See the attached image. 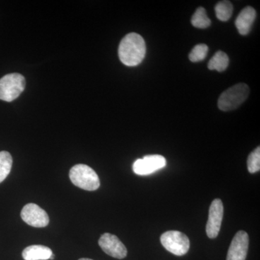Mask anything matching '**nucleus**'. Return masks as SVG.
I'll use <instances>...</instances> for the list:
<instances>
[{"label": "nucleus", "mask_w": 260, "mask_h": 260, "mask_svg": "<svg viewBox=\"0 0 260 260\" xmlns=\"http://www.w3.org/2000/svg\"><path fill=\"white\" fill-rule=\"evenodd\" d=\"M119 57L123 64L129 67L140 64L146 54V44L143 38L136 32H130L121 41Z\"/></svg>", "instance_id": "1"}, {"label": "nucleus", "mask_w": 260, "mask_h": 260, "mask_svg": "<svg viewBox=\"0 0 260 260\" xmlns=\"http://www.w3.org/2000/svg\"><path fill=\"white\" fill-rule=\"evenodd\" d=\"M70 179L74 185L84 190H96L100 186V179L96 173L85 164H77L72 168Z\"/></svg>", "instance_id": "2"}, {"label": "nucleus", "mask_w": 260, "mask_h": 260, "mask_svg": "<svg viewBox=\"0 0 260 260\" xmlns=\"http://www.w3.org/2000/svg\"><path fill=\"white\" fill-rule=\"evenodd\" d=\"M249 94V88L245 83H238L231 87L219 98V109L223 112H229L237 109L245 102Z\"/></svg>", "instance_id": "3"}, {"label": "nucleus", "mask_w": 260, "mask_h": 260, "mask_svg": "<svg viewBox=\"0 0 260 260\" xmlns=\"http://www.w3.org/2000/svg\"><path fill=\"white\" fill-rule=\"evenodd\" d=\"M25 80L23 75L11 73L0 79V100L11 102L16 99L24 90Z\"/></svg>", "instance_id": "4"}, {"label": "nucleus", "mask_w": 260, "mask_h": 260, "mask_svg": "<svg viewBox=\"0 0 260 260\" xmlns=\"http://www.w3.org/2000/svg\"><path fill=\"white\" fill-rule=\"evenodd\" d=\"M160 242L167 251L177 256L186 254L190 246L189 238L178 231H169L162 234Z\"/></svg>", "instance_id": "5"}, {"label": "nucleus", "mask_w": 260, "mask_h": 260, "mask_svg": "<svg viewBox=\"0 0 260 260\" xmlns=\"http://www.w3.org/2000/svg\"><path fill=\"white\" fill-rule=\"evenodd\" d=\"M167 165V160L160 155H146L138 159L133 164V171L140 176L150 175Z\"/></svg>", "instance_id": "6"}, {"label": "nucleus", "mask_w": 260, "mask_h": 260, "mask_svg": "<svg viewBox=\"0 0 260 260\" xmlns=\"http://www.w3.org/2000/svg\"><path fill=\"white\" fill-rule=\"evenodd\" d=\"M20 216L25 223L32 227L44 228L49 223L47 212L34 203L25 205L22 210Z\"/></svg>", "instance_id": "7"}, {"label": "nucleus", "mask_w": 260, "mask_h": 260, "mask_svg": "<svg viewBox=\"0 0 260 260\" xmlns=\"http://www.w3.org/2000/svg\"><path fill=\"white\" fill-rule=\"evenodd\" d=\"M99 244L106 254L116 259H124L127 254L125 246L119 238L109 233L103 234L99 239Z\"/></svg>", "instance_id": "8"}, {"label": "nucleus", "mask_w": 260, "mask_h": 260, "mask_svg": "<svg viewBox=\"0 0 260 260\" xmlns=\"http://www.w3.org/2000/svg\"><path fill=\"white\" fill-rule=\"evenodd\" d=\"M223 217V205L220 199L214 200L209 210V216L206 225V233L210 239L218 236Z\"/></svg>", "instance_id": "9"}, {"label": "nucleus", "mask_w": 260, "mask_h": 260, "mask_svg": "<svg viewBox=\"0 0 260 260\" xmlns=\"http://www.w3.org/2000/svg\"><path fill=\"white\" fill-rule=\"evenodd\" d=\"M249 244V238L247 233L239 231L233 239L228 251L226 260H245Z\"/></svg>", "instance_id": "10"}, {"label": "nucleus", "mask_w": 260, "mask_h": 260, "mask_svg": "<svg viewBox=\"0 0 260 260\" xmlns=\"http://www.w3.org/2000/svg\"><path fill=\"white\" fill-rule=\"evenodd\" d=\"M256 15L255 10L251 7H246L241 11L235 22L236 27L241 35L246 36L249 34Z\"/></svg>", "instance_id": "11"}, {"label": "nucleus", "mask_w": 260, "mask_h": 260, "mask_svg": "<svg viewBox=\"0 0 260 260\" xmlns=\"http://www.w3.org/2000/svg\"><path fill=\"white\" fill-rule=\"evenodd\" d=\"M52 254V251L47 246L31 245L24 249L22 255L25 260H47Z\"/></svg>", "instance_id": "12"}, {"label": "nucleus", "mask_w": 260, "mask_h": 260, "mask_svg": "<svg viewBox=\"0 0 260 260\" xmlns=\"http://www.w3.org/2000/svg\"><path fill=\"white\" fill-rule=\"evenodd\" d=\"M229 64V56L225 52L218 51L214 54L212 59L208 63V68L210 70H217L218 72H223L227 69Z\"/></svg>", "instance_id": "13"}, {"label": "nucleus", "mask_w": 260, "mask_h": 260, "mask_svg": "<svg viewBox=\"0 0 260 260\" xmlns=\"http://www.w3.org/2000/svg\"><path fill=\"white\" fill-rule=\"evenodd\" d=\"M191 24L195 28H206L210 26L211 20L207 15L206 10L205 8H199L191 18Z\"/></svg>", "instance_id": "14"}, {"label": "nucleus", "mask_w": 260, "mask_h": 260, "mask_svg": "<svg viewBox=\"0 0 260 260\" xmlns=\"http://www.w3.org/2000/svg\"><path fill=\"white\" fill-rule=\"evenodd\" d=\"M13 166V158L10 153L7 151L0 152V183L9 175Z\"/></svg>", "instance_id": "15"}, {"label": "nucleus", "mask_w": 260, "mask_h": 260, "mask_svg": "<svg viewBox=\"0 0 260 260\" xmlns=\"http://www.w3.org/2000/svg\"><path fill=\"white\" fill-rule=\"evenodd\" d=\"M215 14L220 21H227L232 16L233 5L229 1H220L215 5Z\"/></svg>", "instance_id": "16"}, {"label": "nucleus", "mask_w": 260, "mask_h": 260, "mask_svg": "<svg viewBox=\"0 0 260 260\" xmlns=\"http://www.w3.org/2000/svg\"><path fill=\"white\" fill-rule=\"evenodd\" d=\"M208 52V47L205 44H200L195 46L189 54V58L192 62H198L205 59Z\"/></svg>", "instance_id": "17"}, {"label": "nucleus", "mask_w": 260, "mask_h": 260, "mask_svg": "<svg viewBox=\"0 0 260 260\" xmlns=\"http://www.w3.org/2000/svg\"><path fill=\"white\" fill-rule=\"evenodd\" d=\"M247 168L248 171L251 174H254L260 170L259 147H257L248 157Z\"/></svg>", "instance_id": "18"}, {"label": "nucleus", "mask_w": 260, "mask_h": 260, "mask_svg": "<svg viewBox=\"0 0 260 260\" xmlns=\"http://www.w3.org/2000/svg\"><path fill=\"white\" fill-rule=\"evenodd\" d=\"M79 260H93V259H88V258H81V259H80Z\"/></svg>", "instance_id": "19"}, {"label": "nucleus", "mask_w": 260, "mask_h": 260, "mask_svg": "<svg viewBox=\"0 0 260 260\" xmlns=\"http://www.w3.org/2000/svg\"><path fill=\"white\" fill-rule=\"evenodd\" d=\"M54 254H52V255H51L50 256V259H54Z\"/></svg>", "instance_id": "20"}]
</instances>
